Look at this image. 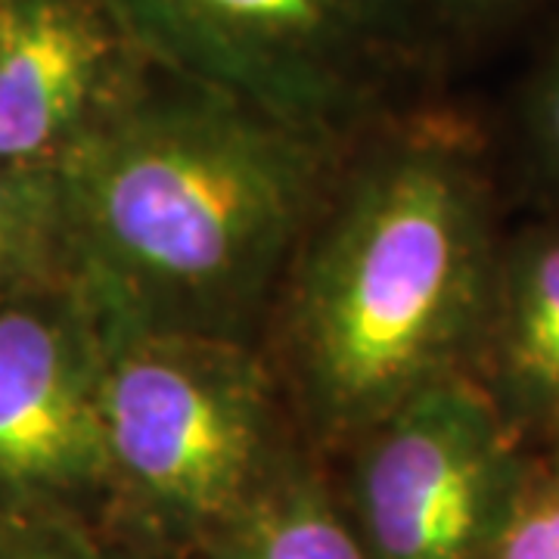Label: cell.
Returning <instances> with one entry per match:
<instances>
[{
  "label": "cell",
  "instance_id": "10",
  "mask_svg": "<svg viewBox=\"0 0 559 559\" xmlns=\"http://www.w3.org/2000/svg\"><path fill=\"white\" fill-rule=\"evenodd\" d=\"M69 280L57 168L0 159V301Z\"/></svg>",
  "mask_w": 559,
  "mask_h": 559
},
{
  "label": "cell",
  "instance_id": "7",
  "mask_svg": "<svg viewBox=\"0 0 559 559\" xmlns=\"http://www.w3.org/2000/svg\"><path fill=\"white\" fill-rule=\"evenodd\" d=\"M153 72L103 0H0V159L57 168Z\"/></svg>",
  "mask_w": 559,
  "mask_h": 559
},
{
  "label": "cell",
  "instance_id": "8",
  "mask_svg": "<svg viewBox=\"0 0 559 559\" xmlns=\"http://www.w3.org/2000/svg\"><path fill=\"white\" fill-rule=\"evenodd\" d=\"M479 358L485 392L520 436L559 432V227L500 255Z\"/></svg>",
  "mask_w": 559,
  "mask_h": 559
},
{
  "label": "cell",
  "instance_id": "6",
  "mask_svg": "<svg viewBox=\"0 0 559 559\" xmlns=\"http://www.w3.org/2000/svg\"><path fill=\"white\" fill-rule=\"evenodd\" d=\"M103 326L72 280L0 301V503L103 522Z\"/></svg>",
  "mask_w": 559,
  "mask_h": 559
},
{
  "label": "cell",
  "instance_id": "3",
  "mask_svg": "<svg viewBox=\"0 0 559 559\" xmlns=\"http://www.w3.org/2000/svg\"><path fill=\"white\" fill-rule=\"evenodd\" d=\"M100 326L103 525L146 559H193L289 448L274 382L240 336Z\"/></svg>",
  "mask_w": 559,
  "mask_h": 559
},
{
  "label": "cell",
  "instance_id": "13",
  "mask_svg": "<svg viewBox=\"0 0 559 559\" xmlns=\"http://www.w3.org/2000/svg\"><path fill=\"white\" fill-rule=\"evenodd\" d=\"M432 50L451 40H481L522 20L540 0H414Z\"/></svg>",
  "mask_w": 559,
  "mask_h": 559
},
{
  "label": "cell",
  "instance_id": "9",
  "mask_svg": "<svg viewBox=\"0 0 559 559\" xmlns=\"http://www.w3.org/2000/svg\"><path fill=\"white\" fill-rule=\"evenodd\" d=\"M193 559H370L340 495L318 466L286 448L252 498Z\"/></svg>",
  "mask_w": 559,
  "mask_h": 559
},
{
  "label": "cell",
  "instance_id": "2",
  "mask_svg": "<svg viewBox=\"0 0 559 559\" xmlns=\"http://www.w3.org/2000/svg\"><path fill=\"white\" fill-rule=\"evenodd\" d=\"M414 134L345 187L293 283L289 358L326 441H355L479 358L500 261L488 190L441 128Z\"/></svg>",
  "mask_w": 559,
  "mask_h": 559
},
{
  "label": "cell",
  "instance_id": "5",
  "mask_svg": "<svg viewBox=\"0 0 559 559\" xmlns=\"http://www.w3.org/2000/svg\"><path fill=\"white\" fill-rule=\"evenodd\" d=\"M342 510L370 559H488L528 463L479 380L457 373L360 432Z\"/></svg>",
  "mask_w": 559,
  "mask_h": 559
},
{
  "label": "cell",
  "instance_id": "4",
  "mask_svg": "<svg viewBox=\"0 0 559 559\" xmlns=\"http://www.w3.org/2000/svg\"><path fill=\"white\" fill-rule=\"evenodd\" d=\"M165 75L326 138L436 50L414 0H103Z\"/></svg>",
  "mask_w": 559,
  "mask_h": 559
},
{
  "label": "cell",
  "instance_id": "1",
  "mask_svg": "<svg viewBox=\"0 0 559 559\" xmlns=\"http://www.w3.org/2000/svg\"><path fill=\"white\" fill-rule=\"evenodd\" d=\"M320 140L156 69L57 165L69 280L103 320L240 336L318 209Z\"/></svg>",
  "mask_w": 559,
  "mask_h": 559
},
{
  "label": "cell",
  "instance_id": "14",
  "mask_svg": "<svg viewBox=\"0 0 559 559\" xmlns=\"http://www.w3.org/2000/svg\"><path fill=\"white\" fill-rule=\"evenodd\" d=\"M525 124L540 171L559 187V32L528 84Z\"/></svg>",
  "mask_w": 559,
  "mask_h": 559
},
{
  "label": "cell",
  "instance_id": "11",
  "mask_svg": "<svg viewBox=\"0 0 559 559\" xmlns=\"http://www.w3.org/2000/svg\"><path fill=\"white\" fill-rule=\"evenodd\" d=\"M0 559H146L103 522L0 503Z\"/></svg>",
  "mask_w": 559,
  "mask_h": 559
},
{
  "label": "cell",
  "instance_id": "12",
  "mask_svg": "<svg viewBox=\"0 0 559 559\" xmlns=\"http://www.w3.org/2000/svg\"><path fill=\"white\" fill-rule=\"evenodd\" d=\"M488 559H559V469L528 466Z\"/></svg>",
  "mask_w": 559,
  "mask_h": 559
}]
</instances>
